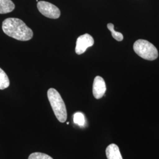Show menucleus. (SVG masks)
I'll use <instances>...</instances> for the list:
<instances>
[{"label":"nucleus","instance_id":"obj_1","mask_svg":"<svg viewBox=\"0 0 159 159\" xmlns=\"http://www.w3.org/2000/svg\"><path fill=\"white\" fill-rule=\"evenodd\" d=\"M2 29L6 35L19 41H29L33 37L32 30L19 18H7L2 22Z\"/></svg>","mask_w":159,"mask_h":159},{"label":"nucleus","instance_id":"obj_2","mask_svg":"<svg viewBox=\"0 0 159 159\" xmlns=\"http://www.w3.org/2000/svg\"><path fill=\"white\" fill-rule=\"evenodd\" d=\"M47 96L57 120L61 123H64L67 120V113L65 103L60 93L56 89L51 88L47 91Z\"/></svg>","mask_w":159,"mask_h":159},{"label":"nucleus","instance_id":"obj_3","mask_svg":"<svg viewBox=\"0 0 159 159\" xmlns=\"http://www.w3.org/2000/svg\"><path fill=\"white\" fill-rule=\"evenodd\" d=\"M133 50L139 56L147 60L153 61L159 56L156 47L147 40H137L134 43Z\"/></svg>","mask_w":159,"mask_h":159},{"label":"nucleus","instance_id":"obj_4","mask_svg":"<svg viewBox=\"0 0 159 159\" xmlns=\"http://www.w3.org/2000/svg\"><path fill=\"white\" fill-rule=\"evenodd\" d=\"M37 8L41 14L49 18L57 19L61 14L60 10L57 7L47 1H39Z\"/></svg>","mask_w":159,"mask_h":159},{"label":"nucleus","instance_id":"obj_5","mask_svg":"<svg viewBox=\"0 0 159 159\" xmlns=\"http://www.w3.org/2000/svg\"><path fill=\"white\" fill-rule=\"evenodd\" d=\"M94 43V39L90 34H85L80 35L76 41V54L78 55L83 54L87 50V48L93 46Z\"/></svg>","mask_w":159,"mask_h":159},{"label":"nucleus","instance_id":"obj_6","mask_svg":"<svg viewBox=\"0 0 159 159\" xmlns=\"http://www.w3.org/2000/svg\"><path fill=\"white\" fill-rule=\"evenodd\" d=\"M106 91V85L104 79L100 76H96L93 82V94L96 99H100Z\"/></svg>","mask_w":159,"mask_h":159},{"label":"nucleus","instance_id":"obj_7","mask_svg":"<svg viewBox=\"0 0 159 159\" xmlns=\"http://www.w3.org/2000/svg\"><path fill=\"white\" fill-rule=\"evenodd\" d=\"M106 154L107 159H123L120 152L119 148L115 144L108 145L106 150Z\"/></svg>","mask_w":159,"mask_h":159},{"label":"nucleus","instance_id":"obj_8","mask_svg":"<svg viewBox=\"0 0 159 159\" xmlns=\"http://www.w3.org/2000/svg\"><path fill=\"white\" fill-rule=\"evenodd\" d=\"M15 9V5L11 0H0V14H7Z\"/></svg>","mask_w":159,"mask_h":159},{"label":"nucleus","instance_id":"obj_9","mask_svg":"<svg viewBox=\"0 0 159 159\" xmlns=\"http://www.w3.org/2000/svg\"><path fill=\"white\" fill-rule=\"evenodd\" d=\"M10 84V80L6 73L0 68V90H4Z\"/></svg>","mask_w":159,"mask_h":159},{"label":"nucleus","instance_id":"obj_10","mask_svg":"<svg viewBox=\"0 0 159 159\" xmlns=\"http://www.w3.org/2000/svg\"><path fill=\"white\" fill-rule=\"evenodd\" d=\"M107 28L109 30V31H111V35L115 40L118 41H121L123 40L124 37L123 34L119 32H117L114 30V25L112 23H108L107 24Z\"/></svg>","mask_w":159,"mask_h":159},{"label":"nucleus","instance_id":"obj_11","mask_svg":"<svg viewBox=\"0 0 159 159\" xmlns=\"http://www.w3.org/2000/svg\"><path fill=\"white\" fill-rule=\"evenodd\" d=\"M74 122L80 126H83L85 125V118L84 114L81 112H77L74 114Z\"/></svg>","mask_w":159,"mask_h":159},{"label":"nucleus","instance_id":"obj_12","mask_svg":"<svg viewBox=\"0 0 159 159\" xmlns=\"http://www.w3.org/2000/svg\"><path fill=\"white\" fill-rule=\"evenodd\" d=\"M28 159H53L50 156L42 153H33L29 156Z\"/></svg>","mask_w":159,"mask_h":159}]
</instances>
